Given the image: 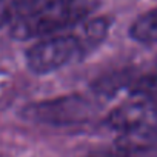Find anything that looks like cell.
I'll return each mask as SVG.
<instances>
[{"instance_id":"obj_7","label":"cell","mask_w":157,"mask_h":157,"mask_svg":"<svg viewBox=\"0 0 157 157\" xmlns=\"http://www.w3.org/2000/svg\"><path fill=\"white\" fill-rule=\"evenodd\" d=\"M129 93L134 97L157 100V71L145 74L129 83Z\"/></svg>"},{"instance_id":"obj_6","label":"cell","mask_w":157,"mask_h":157,"mask_svg":"<svg viewBox=\"0 0 157 157\" xmlns=\"http://www.w3.org/2000/svg\"><path fill=\"white\" fill-rule=\"evenodd\" d=\"M129 36L139 43H157V8L139 16L129 28Z\"/></svg>"},{"instance_id":"obj_3","label":"cell","mask_w":157,"mask_h":157,"mask_svg":"<svg viewBox=\"0 0 157 157\" xmlns=\"http://www.w3.org/2000/svg\"><path fill=\"white\" fill-rule=\"evenodd\" d=\"M91 113L90 103L82 97H63L36 103L26 109V116L37 122L66 125L88 119Z\"/></svg>"},{"instance_id":"obj_1","label":"cell","mask_w":157,"mask_h":157,"mask_svg":"<svg viewBox=\"0 0 157 157\" xmlns=\"http://www.w3.org/2000/svg\"><path fill=\"white\" fill-rule=\"evenodd\" d=\"M100 0H25L11 23V36L17 40L54 36L75 26L99 6Z\"/></svg>"},{"instance_id":"obj_2","label":"cell","mask_w":157,"mask_h":157,"mask_svg":"<svg viewBox=\"0 0 157 157\" xmlns=\"http://www.w3.org/2000/svg\"><path fill=\"white\" fill-rule=\"evenodd\" d=\"M77 56H82V49L72 33L54 34L43 37L26 51V65L36 74H48L68 65Z\"/></svg>"},{"instance_id":"obj_4","label":"cell","mask_w":157,"mask_h":157,"mask_svg":"<svg viewBox=\"0 0 157 157\" xmlns=\"http://www.w3.org/2000/svg\"><path fill=\"white\" fill-rule=\"evenodd\" d=\"M106 123L122 134L157 125V100L132 96L131 100L109 113Z\"/></svg>"},{"instance_id":"obj_5","label":"cell","mask_w":157,"mask_h":157,"mask_svg":"<svg viewBox=\"0 0 157 157\" xmlns=\"http://www.w3.org/2000/svg\"><path fill=\"white\" fill-rule=\"evenodd\" d=\"M108 31H109V20L106 17H96L77 23L74 26L72 34L75 36L78 45H80L82 54H86L91 49L97 48L105 40Z\"/></svg>"}]
</instances>
